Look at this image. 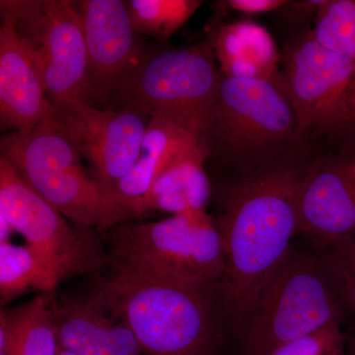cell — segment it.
Returning <instances> with one entry per match:
<instances>
[{
	"instance_id": "obj_1",
	"label": "cell",
	"mask_w": 355,
	"mask_h": 355,
	"mask_svg": "<svg viewBox=\"0 0 355 355\" xmlns=\"http://www.w3.org/2000/svg\"><path fill=\"white\" fill-rule=\"evenodd\" d=\"M301 175L292 166L263 170L233 184L222 197L216 219L225 256L222 292L228 324L238 335L292 249Z\"/></svg>"
},
{
	"instance_id": "obj_2",
	"label": "cell",
	"mask_w": 355,
	"mask_h": 355,
	"mask_svg": "<svg viewBox=\"0 0 355 355\" xmlns=\"http://www.w3.org/2000/svg\"><path fill=\"white\" fill-rule=\"evenodd\" d=\"M111 263L113 272L100 277L89 296L127 324L144 355L220 354L228 324L221 284H191Z\"/></svg>"
},
{
	"instance_id": "obj_3",
	"label": "cell",
	"mask_w": 355,
	"mask_h": 355,
	"mask_svg": "<svg viewBox=\"0 0 355 355\" xmlns=\"http://www.w3.org/2000/svg\"><path fill=\"white\" fill-rule=\"evenodd\" d=\"M0 156L13 165L33 189L62 216L102 234L130 220L128 212L109 195L57 119L1 137Z\"/></svg>"
},
{
	"instance_id": "obj_4",
	"label": "cell",
	"mask_w": 355,
	"mask_h": 355,
	"mask_svg": "<svg viewBox=\"0 0 355 355\" xmlns=\"http://www.w3.org/2000/svg\"><path fill=\"white\" fill-rule=\"evenodd\" d=\"M342 305L322 258L291 249L240 331V355H270L287 343L340 324Z\"/></svg>"
},
{
	"instance_id": "obj_5",
	"label": "cell",
	"mask_w": 355,
	"mask_h": 355,
	"mask_svg": "<svg viewBox=\"0 0 355 355\" xmlns=\"http://www.w3.org/2000/svg\"><path fill=\"white\" fill-rule=\"evenodd\" d=\"M110 232V263L191 284H218L223 279L220 233L205 210L146 223L127 221Z\"/></svg>"
},
{
	"instance_id": "obj_6",
	"label": "cell",
	"mask_w": 355,
	"mask_h": 355,
	"mask_svg": "<svg viewBox=\"0 0 355 355\" xmlns=\"http://www.w3.org/2000/svg\"><path fill=\"white\" fill-rule=\"evenodd\" d=\"M0 13L32 53L50 101L58 109L90 105L87 46L76 2L1 0Z\"/></svg>"
},
{
	"instance_id": "obj_7",
	"label": "cell",
	"mask_w": 355,
	"mask_h": 355,
	"mask_svg": "<svg viewBox=\"0 0 355 355\" xmlns=\"http://www.w3.org/2000/svg\"><path fill=\"white\" fill-rule=\"evenodd\" d=\"M222 78L209 38L189 48L146 51L113 99L120 108L150 118L158 113L181 114L207 128Z\"/></svg>"
},
{
	"instance_id": "obj_8",
	"label": "cell",
	"mask_w": 355,
	"mask_h": 355,
	"mask_svg": "<svg viewBox=\"0 0 355 355\" xmlns=\"http://www.w3.org/2000/svg\"><path fill=\"white\" fill-rule=\"evenodd\" d=\"M282 87L297 116L299 132L338 135L355 130V64L324 48L312 33L287 46Z\"/></svg>"
},
{
	"instance_id": "obj_9",
	"label": "cell",
	"mask_w": 355,
	"mask_h": 355,
	"mask_svg": "<svg viewBox=\"0 0 355 355\" xmlns=\"http://www.w3.org/2000/svg\"><path fill=\"white\" fill-rule=\"evenodd\" d=\"M300 137L297 116L282 86L223 76L207 125L210 154L241 157Z\"/></svg>"
},
{
	"instance_id": "obj_10",
	"label": "cell",
	"mask_w": 355,
	"mask_h": 355,
	"mask_svg": "<svg viewBox=\"0 0 355 355\" xmlns=\"http://www.w3.org/2000/svg\"><path fill=\"white\" fill-rule=\"evenodd\" d=\"M0 217L24 238L26 245L53 268L60 282L95 272L110 261L92 236L71 227L65 216L1 156Z\"/></svg>"
},
{
	"instance_id": "obj_11",
	"label": "cell",
	"mask_w": 355,
	"mask_h": 355,
	"mask_svg": "<svg viewBox=\"0 0 355 355\" xmlns=\"http://www.w3.org/2000/svg\"><path fill=\"white\" fill-rule=\"evenodd\" d=\"M55 119L90 165L92 176L114 198L119 183L139 160L150 116L77 102L58 108Z\"/></svg>"
},
{
	"instance_id": "obj_12",
	"label": "cell",
	"mask_w": 355,
	"mask_h": 355,
	"mask_svg": "<svg viewBox=\"0 0 355 355\" xmlns=\"http://www.w3.org/2000/svg\"><path fill=\"white\" fill-rule=\"evenodd\" d=\"M88 53L90 105L112 99L116 88L146 55L139 33L121 0L76 2Z\"/></svg>"
},
{
	"instance_id": "obj_13",
	"label": "cell",
	"mask_w": 355,
	"mask_h": 355,
	"mask_svg": "<svg viewBox=\"0 0 355 355\" xmlns=\"http://www.w3.org/2000/svg\"><path fill=\"white\" fill-rule=\"evenodd\" d=\"M298 233L323 249L355 237V160L318 163L301 175Z\"/></svg>"
},
{
	"instance_id": "obj_14",
	"label": "cell",
	"mask_w": 355,
	"mask_h": 355,
	"mask_svg": "<svg viewBox=\"0 0 355 355\" xmlns=\"http://www.w3.org/2000/svg\"><path fill=\"white\" fill-rule=\"evenodd\" d=\"M36 62L16 34L1 19L0 26V125L1 130L23 132L55 118Z\"/></svg>"
},
{
	"instance_id": "obj_15",
	"label": "cell",
	"mask_w": 355,
	"mask_h": 355,
	"mask_svg": "<svg viewBox=\"0 0 355 355\" xmlns=\"http://www.w3.org/2000/svg\"><path fill=\"white\" fill-rule=\"evenodd\" d=\"M46 296L60 349L73 355H144L127 324L90 296Z\"/></svg>"
},
{
	"instance_id": "obj_16",
	"label": "cell",
	"mask_w": 355,
	"mask_h": 355,
	"mask_svg": "<svg viewBox=\"0 0 355 355\" xmlns=\"http://www.w3.org/2000/svg\"><path fill=\"white\" fill-rule=\"evenodd\" d=\"M207 128L202 121L181 114L158 113L151 116L139 160L114 191L116 202L130 219L139 218L154 177L168 161L191 147L207 144Z\"/></svg>"
},
{
	"instance_id": "obj_17",
	"label": "cell",
	"mask_w": 355,
	"mask_h": 355,
	"mask_svg": "<svg viewBox=\"0 0 355 355\" xmlns=\"http://www.w3.org/2000/svg\"><path fill=\"white\" fill-rule=\"evenodd\" d=\"M210 156L207 142L173 157L154 177L150 190L139 210V217L151 212L184 214L205 210L211 196V184L205 170Z\"/></svg>"
},
{
	"instance_id": "obj_18",
	"label": "cell",
	"mask_w": 355,
	"mask_h": 355,
	"mask_svg": "<svg viewBox=\"0 0 355 355\" xmlns=\"http://www.w3.org/2000/svg\"><path fill=\"white\" fill-rule=\"evenodd\" d=\"M209 39L224 76L261 79L282 87V55L263 26L252 21L219 26Z\"/></svg>"
},
{
	"instance_id": "obj_19",
	"label": "cell",
	"mask_w": 355,
	"mask_h": 355,
	"mask_svg": "<svg viewBox=\"0 0 355 355\" xmlns=\"http://www.w3.org/2000/svg\"><path fill=\"white\" fill-rule=\"evenodd\" d=\"M60 282L53 268L28 245L0 243L2 305L31 291L53 293Z\"/></svg>"
},
{
	"instance_id": "obj_20",
	"label": "cell",
	"mask_w": 355,
	"mask_h": 355,
	"mask_svg": "<svg viewBox=\"0 0 355 355\" xmlns=\"http://www.w3.org/2000/svg\"><path fill=\"white\" fill-rule=\"evenodd\" d=\"M6 311L11 328L7 355L60 354V345L46 294Z\"/></svg>"
},
{
	"instance_id": "obj_21",
	"label": "cell",
	"mask_w": 355,
	"mask_h": 355,
	"mask_svg": "<svg viewBox=\"0 0 355 355\" xmlns=\"http://www.w3.org/2000/svg\"><path fill=\"white\" fill-rule=\"evenodd\" d=\"M200 0H128V15L135 31L165 41L171 38L196 11Z\"/></svg>"
},
{
	"instance_id": "obj_22",
	"label": "cell",
	"mask_w": 355,
	"mask_h": 355,
	"mask_svg": "<svg viewBox=\"0 0 355 355\" xmlns=\"http://www.w3.org/2000/svg\"><path fill=\"white\" fill-rule=\"evenodd\" d=\"M311 33L318 43L342 53L355 64L354 0H324Z\"/></svg>"
},
{
	"instance_id": "obj_23",
	"label": "cell",
	"mask_w": 355,
	"mask_h": 355,
	"mask_svg": "<svg viewBox=\"0 0 355 355\" xmlns=\"http://www.w3.org/2000/svg\"><path fill=\"white\" fill-rule=\"evenodd\" d=\"M324 250L321 258L329 279L342 303L355 313V237Z\"/></svg>"
},
{
	"instance_id": "obj_24",
	"label": "cell",
	"mask_w": 355,
	"mask_h": 355,
	"mask_svg": "<svg viewBox=\"0 0 355 355\" xmlns=\"http://www.w3.org/2000/svg\"><path fill=\"white\" fill-rule=\"evenodd\" d=\"M345 340L340 324H333L292 340L270 355H345Z\"/></svg>"
},
{
	"instance_id": "obj_25",
	"label": "cell",
	"mask_w": 355,
	"mask_h": 355,
	"mask_svg": "<svg viewBox=\"0 0 355 355\" xmlns=\"http://www.w3.org/2000/svg\"><path fill=\"white\" fill-rule=\"evenodd\" d=\"M229 7L243 13H265L277 10L286 6L288 1L284 0H229Z\"/></svg>"
},
{
	"instance_id": "obj_26",
	"label": "cell",
	"mask_w": 355,
	"mask_h": 355,
	"mask_svg": "<svg viewBox=\"0 0 355 355\" xmlns=\"http://www.w3.org/2000/svg\"><path fill=\"white\" fill-rule=\"evenodd\" d=\"M347 355H355V335L352 336V340H350Z\"/></svg>"
},
{
	"instance_id": "obj_27",
	"label": "cell",
	"mask_w": 355,
	"mask_h": 355,
	"mask_svg": "<svg viewBox=\"0 0 355 355\" xmlns=\"http://www.w3.org/2000/svg\"><path fill=\"white\" fill-rule=\"evenodd\" d=\"M58 355H73L71 354H69V352H65V350L60 349V354Z\"/></svg>"
}]
</instances>
